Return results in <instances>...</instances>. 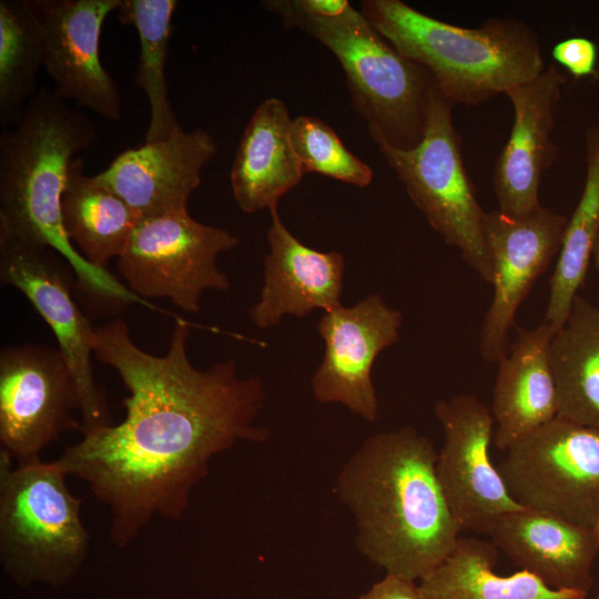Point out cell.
<instances>
[{
    "instance_id": "obj_6",
    "label": "cell",
    "mask_w": 599,
    "mask_h": 599,
    "mask_svg": "<svg viewBox=\"0 0 599 599\" xmlns=\"http://www.w3.org/2000/svg\"><path fill=\"white\" fill-rule=\"evenodd\" d=\"M55 464H17L0 450V561L17 582L61 583L87 558L81 499Z\"/></svg>"
},
{
    "instance_id": "obj_20",
    "label": "cell",
    "mask_w": 599,
    "mask_h": 599,
    "mask_svg": "<svg viewBox=\"0 0 599 599\" xmlns=\"http://www.w3.org/2000/svg\"><path fill=\"white\" fill-rule=\"evenodd\" d=\"M555 332L541 322L517 327V338L499 361L493 390L494 443L507 450L557 417V394L549 349Z\"/></svg>"
},
{
    "instance_id": "obj_10",
    "label": "cell",
    "mask_w": 599,
    "mask_h": 599,
    "mask_svg": "<svg viewBox=\"0 0 599 599\" xmlns=\"http://www.w3.org/2000/svg\"><path fill=\"white\" fill-rule=\"evenodd\" d=\"M81 398L59 348L7 345L0 351V445L16 464L41 460L65 432L81 430Z\"/></svg>"
},
{
    "instance_id": "obj_13",
    "label": "cell",
    "mask_w": 599,
    "mask_h": 599,
    "mask_svg": "<svg viewBox=\"0 0 599 599\" xmlns=\"http://www.w3.org/2000/svg\"><path fill=\"white\" fill-rule=\"evenodd\" d=\"M402 325V312L379 294L324 312L316 327L324 354L311 380L315 400L342 405L365 422H375L379 403L372 379L373 364L399 339Z\"/></svg>"
},
{
    "instance_id": "obj_2",
    "label": "cell",
    "mask_w": 599,
    "mask_h": 599,
    "mask_svg": "<svg viewBox=\"0 0 599 599\" xmlns=\"http://www.w3.org/2000/svg\"><path fill=\"white\" fill-rule=\"evenodd\" d=\"M438 451L415 427L369 436L339 470L335 491L356 526V547L393 575L419 581L461 529L436 474Z\"/></svg>"
},
{
    "instance_id": "obj_4",
    "label": "cell",
    "mask_w": 599,
    "mask_h": 599,
    "mask_svg": "<svg viewBox=\"0 0 599 599\" xmlns=\"http://www.w3.org/2000/svg\"><path fill=\"white\" fill-rule=\"evenodd\" d=\"M361 12L402 55L429 70L454 105L481 104L546 68L537 33L517 19L464 28L402 0H363Z\"/></svg>"
},
{
    "instance_id": "obj_18",
    "label": "cell",
    "mask_w": 599,
    "mask_h": 599,
    "mask_svg": "<svg viewBox=\"0 0 599 599\" xmlns=\"http://www.w3.org/2000/svg\"><path fill=\"white\" fill-rule=\"evenodd\" d=\"M277 207L270 210L263 284L250 308L251 322L258 329L274 327L285 316L305 317L315 309L339 306L344 286L343 254L303 244L284 225Z\"/></svg>"
},
{
    "instance_id": "obj_27",
    "label": "cell",
    "mask_w": 599,
    "mask_h": 599,
    "mask_svg": "<svg viewBox=\"0 0 599 599\" xmlns=\"http://www.w3.org/2000/svg\"><path fill=\"white\" fill-rule=\"evenodd\" d=\"M40 31L28 0L0 1V124H16L39 91Z\"/></svg>"
},
{
    "instance_id": "obj_9",
    "label": "cell",
    "mask_w": 599,
    "mask_h": 599,
    "mask_svg": "<svg viewBox=\"0 0 599 599\" xmlns=\"http://www.w3.org/2000/svg\"><path fill=\"white\" fill-rule=\"evenodd\" d=\"M506 451L497 468L516 502L598 527V428L556 417Z\"/></svg>"
},
{
    "instance_id": "obj_33",
    "label": "cell",
    "mask_w": 599,
    "mask_h": 599,
    "mask_svg": "<svg viewBox=\"0 0 599 599\" xmlns=\"http://www.w3.org/2000/svg\"><path fill=\"white\" fill-rule=\"evenodd\" d=\"M597 528H598V531H599V524H598V527H597ZM595 599H599V591H598V593H597V596H596Z\"/></svg>"
},
{
    "instance_id": "obj_5",
    "label": "cell",
    "mask_w": 599,
    "mask_h": 599,
    "mask_svg": "<svg viewBox=\"0 0 599 599\" xmlns=\"http://www.w3.org/2000/svg\"><path fill=\"white\" fill-rule=\"evenodd\" d=\"M261 6L286 29L309 34L336 57L351 105L376 146L408 150L422 141L438 84L429 70L389 44L361 10L349 4L339 16L319 18L295 0H265Z\"/></svg>"
},
{
    "instance_id": "obj_8",
    "label": "cell",
    "mask_w": 599,
    "mask_h": 599,
    "mask_svg": "<svg viewBox=\"0 0 599 599\" xmlns=\"http://www.w3.org/2000/svg\"><path fill=\"white\" fill-rule=\"evenodd\" d=\"M232 232L201 223L187 211L144 217L116 260L124 285L148 301L166 298L186 313L201 309L207 290L227 291L217 256L238 245Z\"/></svg>"
},
{
    "instance_id": "obj_22",
    "label": "cell",
    "mask_w": 599,
    "mask_h": 599,
    "mask_svg": "<svg viewBox=\"0 0 599 599\" xmlns=\"http://www.w3.org/2000/svg\"><path fill=\"white\" fill-rule=\"evenodd\" d=\"M61 217L72 246L89 264L102 270L122 255L142 220L120 196L84 173L81 158L70 165Z\"/></svg>"
},
{
    "instance_id": "obj_28",
    "label": "cell",
    "mask_w": 599,
    "mask_h": 599,
    "mask_svg": "<svg viewBox=\"0 0 599 599\" xmlns=\"http://www.w3.org/2000/svg\"><path fill=\"white\" fill-rule=\"evenodd\" d=\"M290 135L304 173L315 172L357 187L372 183V167L348 151L336 132L321 119L294 118Z\"/></svg>"
},
{
    "instance_id": "obj_29",
    "label": "cell",
    "mask_w": 599,
    "mask_h": 599,
    "mask_svg": "<svg viewBox=\"0 0 599 599\" xmlns=\"http://www.w3.org/2000/svg\"><path fill=\"white\" fill-rule=\"evenodd\" d=\"M551 55L558 64L577 79L598 75V48L588 38L564 39L554 45Z\"/></svg>"
},
{
    "instance_id": "obj_17",
    "label": "cell",
    "mask_w": 599,
    "mask_h": 599,
    "mask_svg": "<svg viewBox=\"0 0 599 599\" xmlns=\"http://www.w3.org/2000/svg\"><path fill=\"white\" fill-rule=\"evenodd\" d=\"M216 152L209 132L180 128L165 139L125 150L94 179L142 219L185 212L204 166Z\"/></svg>"
},
{
    "instance_id": "obj_1",
    "label": "cell",
    "mask_w": 599,
    "mask_h": 599,
    "mask_svg": "<svg viewBox=\"0 0 599 599\" xmlns=\"http://www.w3.org/2000/svg\"><path fill=\"white\" fill-rule=\"evenodd\" d=\"M187 336L189 324L175 321L166 354L156 356L135 344L122 318L94 328L93 355L130 393L125 417L82 433L54 461L108 508L109 538L120 549L155 517L181 519L216 455L270 436L257 424L263 379L242 376L233 359L196 368Z\"/></svg>"
},
{
    "instance_id": "obj_32",
    "label": "cell",
    "mask_w": 599,
    "mask_h": 599,
    "mask_svg": "<svg viewBox=\"0 0 599 599\" xmlns=\"http://www.w3.org/2000/svg\"><path fill=\"white\" fill-rule=\"evenodd\" d=\"M591 261L599 274V230L597 232V235L593 242L592 252H591Z\"/></svg>"
},
{
    "instance_id": "obj_12",
    "label": "cell",
    "mask_w": 599,
    "mask_h": 599,
    "mask_svg": "<svg viewBox=\"0 0 599 599\" xmlns=\"http://www.w3.org/2000/svg\"><path fill=\"white\" fill-rule=\"evenodd\" d=\"M434 414L444 433L436 474L448 507L461 531L488 535L501 516L522 508L490 459L491 409L474 394H458L438 400Z\"/></svg>"
},
{
    "instance_id": "obj_21",
    "label": "cell",
    "mask_w": 599,
    "mask_h": 599,
    "mask_svg": "<svg viewBox=\"0 0 599 599\" xmlns=\"http://www.w3.org/2000/svg\"><path fill=\"white\" fill-rule=\"evenodd\" d=\"M290 111L283 100H263L250 118L232 163L233 199L247 214L271 210L295 187L304 171L291 143Z\"/></svg>"
},
{
    "instance_id": "obj_3",
    "label": "cell",
    "mask_w": 599,
    "mask_h": 599,
    "mask_svg": "<svg viewBox=\"0 0 599 599\" xmlns=\"http://www.w3.org/2000/svg\"><path fill=\"white\" fill-rule=\"evenodd\" d=\"M97 138L88 115L69 106L53 89L40 88L19 121L0 135V225L58 252L89 293L148 307V301L108 270L89 264L63 231L61 196L70 165Z\"/></svg>"
},
{
    "instance_id": "obj_19",
    "label": "cell",
    "mask_w": 599,
    "mask_h": 599,
    "mask_svg": "<svg viewBox=\"0 0 599 599\" xmlns=\"http://www.w3.org/2000/svg\"><path fill=\"white\" fill-rule=\"evenodd\" d=\"M488 536L520 570L547 587L586 595L591 589L598 528L522 507L501 516Z\"/></svg>"
},
{
    "instance_id": "obj_23",
    "label": "cell",
    "mask_w": 599,
    "mask_h": 599,
    "mask_svg": "<svg viewBox=\"0 0 599 599\" xmlns=\"http://www.w3.org/2000/svg\"><path fill=\"white\" fill-rule=\"evenodd\" d=\"M498 549L491 541L459 537L453 551L418 582L424 599H586L588 595L547 587L519 570L494 571Z\"/></svg>"
},
{
    "instance_id": "obj_15",
    "label": "cell",
    "mask_w": 599,
    "mask_h": 599,
    "mask_svg": "<svg viewBox=\"0 0 599 599\" xmlns=\"http://www.w3.org/2000/svg\"><path fill=\"white\" fill-rule=\"evenodd\" d=\"M568 217L541 206L522 217L487 212L486 242L494 270V296L479 332V354L490 364L509 349V331L537 278L559 254Z\"/></svg>"
},
{
    "instance_id": "obj_31",
    "label": "cell",
    "mask_w": 599,
    "mask_h": 599,
    "mask_svg": "<svg viewBox=\"0 0 599 599\" xmlns=\"http://www.w3.org/2000/svg\"><path fill=\"white\" fill-rule=\"evenodd\" d=\"M305 12L319 18H334L351 4L346 0H295Z\"/></svg>"
},
{
    "instance_id": "obj_11",
    "label": "cell",
    "mask_w": 599,
    "mask_h": 599,
    "mask_svg": "<svg viewBox=\"0 0 599 599\" xmlns=\"http://www.w3.org/2000/svg\"><path fill=\"white\" fill-rule=\"evenodd\" d=\"M71 265L53 248L20 238L0 225V277L19 290L52 329L75 378L81 433L113 424L91 365L94 328L71 294Z\"/></svg>"
},
{
    "instance_id": "obj_16",
    "label": "cell",
    "mask_w": 599,
    "mask_h": 599,
    "mask_svg": "<svg viewBox=\"0 0 599 599\" xmlns=\"http://www.w3.org/2000/svg\"><path fill=\"white\" fill-rule=\"evenodd\" d=\"M567 81L551 63L505 93L512 106V126L495 162L493 186L498 211L507 216H527L542 206L540 184L558 158L552 132Z\"/></svg>"
},
{
    "instance_id": "obj_25",
    "label": "cell",
    "mask_w": 599,
    "mask_h": 599,
    "mask_svg": "<svg viewBox=\"0 0 599 599\" xmlns=\"http://www.w3.org/2000/svg\"><path fill=\"white\" fill-rule=\"evenodd\" d=\"M586 177L580 199L568 217L550 278L544 322L556 333L567 319L583 284L599 230V120L585 132Z\"/></svg>"
},
{
    "instance_id": "obj_14",
    "label": "cell",
    "mask_w": 599,
    "mask_h": 599,
    "mask_svg": "<svg viewBox=\"0 0 599 599\" xmlns=\"http://www.w3.org/2000/svg\"><path fill=\"white\" fill-rule=\"evenodd\" d=\"M37 21L43 67L53 91L109 120L122 118V98L99 49L106 17L122 0H28Z\"/></svg>"
},
{
    "instance_id": "obj_7",
    "label": "cell",
    "mask_w": 599,
    "mask_h": 599,
    "mask_svg": "<svg viewBox=\"0 0 599 599\" xmlns=\"http://www.w3.org/2000/svg\"><path fill=\"white\" fill-rule=\"evenodd\" d=\"M454 106L438 89L428 109L423 139L416 146L377 148L430 227L458 250L484 282L493 284V262L485 234L487 212L479 204L465 167Z\"/></svg>"
},
{
    "instance_id": "obj_24",
    "label": "cell",
    "mask_w": 599,
    "mask_h": 599,
    "mask_svg": "<svg viewBox=\"0 0 599 599\" xmlns=\"http://www.w3.org/2000/svg\"><path fill=\"white\" fill-rule=\"evenodd\" d=\"M557 417L599 429V306L579 294L549 349Z\"/></svg>"
},
{
    "instance_id": "obj_26",
    "label": "cell",
    "mask_w": 599,
    "mask_h": 599,
    "mask_svg": "<svg viewBox=\"0 0 599 599\" xmlns=\"http://www.w3.org/2000/svg\"><path fill=\"white\" fill-rule=\"evenodd\" d=\"M176 7L175 0H122L118 10L120 22L134 27L139 35L135 84L146 95L151 109L145 142L165 139L181 128L169 100L165 77Z\"/></svg>"
},
{
    "instance_id": "obj_30",
    "label": "cell",
    "mask_w": 599,
    "mask_h": 599,
    "mask_svg": "<svg viewBox=\"0 0 599 599\" xmlns=\"http://www.w3.org/2000/svg\"><path fill=\"white\" fill-rule=\"evenodd\" d=\"M354 599H424L416 581L386 575Z\"/></svg>"
}]
</instances>
